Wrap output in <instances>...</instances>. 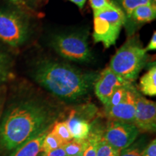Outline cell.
<instances>
[{
	"label": "cell",
	"instance_id": "cell-12",
	"mask_svg": "<svg viewBox=\"0 0 156 156\" xmlns=\"http://www.w3.org/2000/svg\"><path fill=\"white\" fill-rule=\"evenodd\" d=\"M65 122L73 140L78 141H85L87 140L92 129V125L89 121L73 112Z\"/></svg>",
	"mask_w": 156,
	"mask_h": 156
},
{
	"label": "cell",
	"instance_id": "cell-5",
	"mask_svg": "<svg viewBox=\"0 0 156 156\" xmlns=\"http://www.w3.org/2000/svg\"><path fill=\"white\" fill-rule=\"evenodd\" d=\"M30 34V21L20 9L0 8V40L12 48L28 41Z\"/></svg>",
	"mask_w": 156,
	"mask_h": 156
},
{
	"label": "cell",
	"instance_id": "cell-33",
	"mask_svg": "<svg viewBox=\"0 0 156 156\" xmlns=\"http://www.w3.org/2000/svg\"><path fill=\"white\" fill-rule=\"evenodd\" d=\"M83 153H84V152H82V153L78 154V155H75V156H83Z\"/></svg>",
	"mask_w": 156,
	"mask_h": 156
},
{
	"label": "cell",
	"instance_id": "cell-9",
	"mask_svg": "<svg viewBox=\"0 0 156 156\" xmlns=\"http://www.w3.org/2000/svg\"><path fill=\"white\" fill-rule=\"evenodd\" d=\"M128 84L130 83L124 81L107 67L98 75L93 88L98 98L103 105H106L118 87Z\"/></svg>",
	"mask_w": 156,
	"mask_h": 156
},
{
	"label": "cell",
	"instance_id": "cell-27",
	"mask_svg": "<svg viewBox=\"0 0 156 156\" xmlns=\"http://www.w3.org/2000/svg\"><path fill=\"white\" fill-rule=\"evenodd\" d=\"M145 52L149 51H155L156 49V33L154 32L153 36L151 37V41L149 44L145 48H144Z\"/></svg>",
	"mask_w": 156,
	"mask_h": 156
},
{
	"label": "cell",
	"instance_id": "cell-2",
	"mask_svg": "<svg viewBox=\"0 0 156 156\" xmlns=\"http://www.w3.org/2000/svg\"><path fill=\"white\" fill-rule=\"evenodd\" d=\"M98 75L48 59L37 62L32 71V77L39 85L67 102L80 101L87 96L94 87Z\"/></svg>",
	"mask_w": 156,
	"mask_h": 156
},
{
	"label": "cell",
	"instance_id": "cell-15",
	"mask_svg": "<svg viewBox=\"0 0 156 156\" xmlns=\"http://www.w3.org/2000/svg\"><path fill=\"white\" fill-rule=\"evenodd\" d=\"M12 69V61L10 56L0 48V86L10 79Z\"/></svg>",
	"mask_w": 156,
	"mask_h": 156
},
{
	"label": "cell",
	"instance_id": "cell-6",
	"mask_svg": "<svg viewBox=\"0 0 156 156\" xmlns=\"http://www.w3.org/2000/svg\"><path fill=\"white\" fill-rule=\"evenodd\" d=\"M51 46L61 57L69 61L87 63L93 58L87 36L83 34L56 35Z\"/></svg>",
	"mask_w": 156,
	"mask_h": 156
},
{
	"label": "cell",
	"instance_id": "cell-20",
	"mask_svg": "<svg viewBox=\"0 0 156 156\" xmlns=\"http://www.w3.org/2000/svg\"><path fill=\"white\" fill-rule=\"evenodd\" d=\"M87 144V140L85 141H78L73 140L64 144L63 148L67 156H75L84 152Z\"/></svg>",
	"mask_w": 156,
	"mask_h": 156
},
{
	"label": "cell",
	"instance_id": "cell-28",
	"mask_svg": "<svg viewBox=\"0 0 156 156\" xmlns=\"http://www.w3.org/2000/svg\"><path fill=\"white\" fill-rule=\"evenodd\" d=\"M5 98V87L0 86V114H1L2 109L4 101Z\"/></svg>",
	"mask_w": 156,
	"mask_h": 156
},
{
	"label": "cell",
	"instance_id": "cell-24",
	"mask_svg": "<svg viewBox=\"0 0 156 156\" xmlns=\"http://www.w3.org/2000/svg\"><path fill=\"white\" fill-rule=\"evenodd\" d=\"M142 152L141 148L137 145L132 144L128 147L121 151L118 156H142Z\"/></svg>",
	"mask_w": 156,
	"mask_h": 156
},
{
	"label": "cell",
	"instance_id": "cell-3",
	"mask_svg": "<svg viewBox=\"0 0 156 156\" xmlns=\"http://www.w3.org/2000/svg\"><path fill=\"white\" fill-rule=\"evenodd\" d=\"M147 52L136 36L129 37L116 51L108 67L119 77L133 83L147 62Z\"/></svg>",
	"mask_w": 156,
	"mask_h": 156
},
{
	"label": "cell",
	"instance_id": "cell-14",
	"mask_svg": "<svg viewBox=\"0 0 156 156\" xmlns=\"http://www.w3.org/2000/svg\"><path fill=\"white\" fill-rule=\"evenodd\" d=\"M140 90L144 95L147 96L156 95V65L155 62L151 64V66L140 78Z\"/></svg>",
	"mask_w": 156,
	"mask_h": 156
},
{
	"label": "cell",
	"instance_id": "cell-7",
	"mask_svg": "<svg viewBox=\"0 0 156 156\" xmlns=\"http://www.w3.org/2000/svg\"><path fill=\"white\" fill-rule=\"evenodd\" d=\"M139 129L133 124L109 120L103 137L110 145L121 151L133 144L139 134Z\"/></svg>",
	"mask_w": 156,
	"mask_h": 156
},
{
	"label": "cell",
	"instance_id": "cell-10",
	"mask_svg": "<svg viewBox=\"0 0 156 156\" xmlns=\"http://www.w3.org/2000/svg\"><path fill=\"white\" fill-rule=\"evenodd\" d=\"M136 88L132 85L125 98L116 106L105 108V114L109 120L133 124L135 116V93Z\"/></svg>",
	"mask_w": 156,
	"mask_h": 156
},
{
	"label": "cell",
	"instance_id": "cell-26",
	"mask_svg": "<svg viewBox=\"0 0 156 156\" xmlns=\"http://www.w3.org/2000/svg\"><path fill=\"white\" fill-rule=\"evenodd\" d=\"M42 156H67L64 151L63 146L54 150V151L48 152V153H43Z\"/></svg>",
	"mask_w": 156,
	"mask_h": 156
},
{
	"label": "cell",
	"instance_id": "cell-29",
	"mask_svg": "<svg viewBox=\"0 0 156 156\" xmlns=\"http://www.w3.org/2000/svg\"><path fill=\"white\" fill-rule=\"evenodd\" d=\"M69 1L72 2L77 5L79 8L83 9L85 3H86L87 0H69Z\"/></svg>",
	"mask_w": 156,
	"mask_h": 156
},
{
	"label": "cell",
	"instance_id": "cell-21",
	"mask_svg": "<svg viewBox=\"0 0 156 156\" xmlns=\"http://www.w3.org/2000/svg\"><path fill=\"white\" fill-rule=\"evenodd\" d=\"M133 85V83L128 84V85H124V86L118 87L116 90L114 91L112 96L106 105H104L105 108H110V107L116 106L119 103L122 102L125 98L126 93H127L129 87Z\"/></svg>",
	"mask_w": 156,
	"mask_h": 156
},
{
	"label": "cell",
	"instance_id": "cell-31",
	"mask_svg": "<svg viewBox=\"0 0 156 156\" xmlns=\"http://www.w3.org/2000/svg\"><path fill=\"white\" fill-rule=\"evenodd\" d=\"M8 1L11 2L12 3L15 4V5H23V3L22 2V0H8Z\"/></svg>",
	"mask_w": 156,
	"mask_h": 156
},
{
	"label": "cell",
	"instance_id": "cell-25",
	"mask_svg": "<svg viewBox=\"0 0 156 156\" xmlns=\"http://www.w3.org/2000/svg\"><path fill=\"white\" fill-rule=\"evenodd\" d=\"M142 156H156V140L155 139L148 144L147 147L142 152Z\"/></svg>",
	"mask_w": 156,
	"mask_h": 156
},
{
	"label": "cell",
	"instance_id": "cell-16",
	"mask_svg": "<svg viewBox=\"0 0 156 156\" xmlns=\"http://www.w3.org/2000/svg\"><path fill=\"white\" fill-rule=\"evenodd\" d=\"M102 134V132L99 131L92 126V129L87 138V144L84 151L83 156H96L98 143Z\"/></svg>",
	"mask_w": 156,
	"mask_h": 156
},
{
	"label": "cell",
	"instance_id": "cell-23",
	"mask_svg": "<svg viewBox=\"0 0 156 156\" xmlns=\"http://www.w3.org/2000/svg\"><path fill=\"white\" fill-rule=\"evenodd\" d=\"M89 2L93 12L108 8L115 4L111 0H89Z\"/></svg>",
	"mask_w": 156,
	"mask_h": 156
},
{
	"label": "cell",
	"instance_id": "cell-8",
	"mask_svg": "<svg viewBox=\"0 0 156 156\" xmlns=\"http://www.w3.org/2000/svg\"><path fill=\"white\" fill-rule=\"evenodd\" d=\"M134 124L141 131L154 132L156 129V104L145 98L136 90Z\"/></svg>",
	"mask_w": 156,
	"mask_h": 156
},
{
	"label": "cell",
	"instance_id": "cell-30",
	"mask_svg": "<svg viewBox=\"0 0 156 156\" xmlns=\"http://www.w3.org/2000/svg\"><path fill=\"white\" fill-rule=\"evenodd\" d=\"M40 1H41V0H22V2L23 3V5H26V4L32 5V4L38 3Z\"/></svg>",
	"mask_w": 156,
	"mask_h": 156
},
{
	"label": "cell",
	"instance_id": "cell-17",
	"mask_svg": "<svg viewBox=\"0 0 156 156\" xmlns=\"http://www.w3.org/2000/svg\"><path fill=\"white\" fill-rule=\"evenodd\" d=\"M116 4L124 12L125 17H127L134 9L140 6L152 5L151 0H116Z\"/></svg>",
	"mask_w": 156,
	"mask_h": 156
},
{
	"label": "cell",
	"instance_id": "cell-19",
	"mask_svg": "<svg viewBox=\"0 0 156 156\" xmlns=\"http://www.w3.org/2000/svg\"><path fill=\"white\" fill-rule=\"evenodd\" d=\"M56 136L64 142V144L72 141L73 140L68 126L65 121L63 122H56L53 125V127L51 129Z\"/></svg>",
	"mask_w": 156,
	"mask_h": 156
},
{
	"label": "cell",
	"instance_id": "cell-11",
	"mask_svg": "<svg viewBox=\"0 0 156 156\" xmlns=\"http://www.w3.org/2000/svg\"><path fill=\"white\" fill-rule=\"evenodd\" d=\"M156 17V6L147 5L136 8L130 15L125 17L124 26L129 37L134 34L138 28L146 23L154 20Z\"/></svg>",
	"mask_w": 156,
	"mask_h": 156
},
{
	"label": "cell",
	"instance_id": "cell-32",
	"mask_svg": "<svg viewBox=\"0 0 156 156\" xmlns=\"http://www.w3.org/2000/svg\"><path fill=\"white\" fill-rule=\"evenodd\" d=\"M151 2L152 5L156 6V0H151Z\"/></svg>",
	"mask_w": 156,
	"mask_h": 156
},
{
	"label": "cell",
	"instance_id": "cell-13",
	"mask_svg": "<svg viewBox=\"0 0 156 156\" xmlns=\"http://www.w3.org/2000/svg\"><path fill=\"white\" fill-rule=\"evenodd\" d=\"M48 131L39 134L38 135L20 146L14 151V153L12 156H38L41 152L43 141Z\"/></svg>",
	"mask_w": 156,
	"mask_h": 156
},
{
	"label": "cell",
	"instance_id": "cell-18",
	"mask_svg": "<svg viewBox=\"0 0 156 156\" xmlns=\"http://www.w3.org/2000/svg\"><path fill=\"white\" fill-rule=\"evenodd\" d=\"M64 142L62 141L51 130H49L45 136L42 143V153H48L64 145Z\"/></svg>",
	"mask_w": 156,
	"mask_h": 156
},
{
	"label": "cell",
	"instance_id": "cell-4",
	"mask_svg": "<svg viewBox=\"0 0 156 156\" xmlns=\"http://www.w3.org/2000/svg\"><path fill=\"white\" fill-rule=\"evenodd\" d=\"M125 15L116 3L112 7L93 12V38L108 48L116 44L124 25Z\"/></svg>",
	"mask_w": 156,
	"mask_h": 156
},
{
	"label": "cell",
	"instance_id": "cell-1",
	"mask_svg": "<svg viewBox=\"0 0 156 156\" xmlns=\"http://www.w3.org/2000/svg\"><path fill=\"white\" fill-rule=\"evenodd\" d=\"M59 111L47 101L28 98L13 103L0 122V145L7 151L17 148L42 132L48 131Z\"/></svg>",
	"mask_w": 156,
	"mask_h": 156
},
{
	"label": "cell",
	"instance_id": "cell-22",
	"mask_svg": "<svg viewBox=\"0 0 156 156\" xmlns=\"http://www.w3.org/2000/svg\"><path fill=\"white\" fill-rule=\"evenodd\" d=\"M119 151L110 145L103 137V134L98 143L96 156H118Z\"/></svg>",
	"mask_w": 156,
	"mask_h": 156
}]
</instances>
